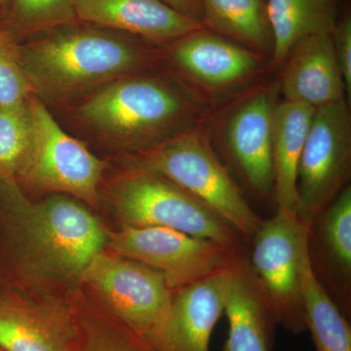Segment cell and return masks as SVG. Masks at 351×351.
Masks as SVG:
<instances>
[{
  "instance_id": "9c48e42d",
  "label": "cell",
  "mask_w": 351,
  "mask_h": 351,
  "mask_svg": "<svg viewBox=\"0 0 351 351\" xmlns=\"http://www.w3.org/2000/svg\"><path fill=\"white\" fill-rule=\"evenodd\" d=\"M249 265L277 325L298 335L306 331L302 297V258L308 226L295 212L276 208L251 240Z\"/></svg>"
},
{
  "instance_id": "8fae6325",
  "label": "cell",
  "mask_w": 351,
  "mask_h": 351,
  "mask_svg": "<svg viewBox=\"0 0 351 351\" xmlns=\"http://www.w3.org/2000/svg\"><path fill=\"white\" fill-rule=\"evenodd\" d=\"M351 119L346 99L315 108L297 177V215L308 226L348 186Z\"/></svg>"
},
{
  "instance_id": "6da1fadb",
  "label": "cell",
  "mask_w": 351,
  "mask_h": 351,
  "mask_svg": "<svg viewBox=\"0 0 351 351\" xmlns=\"http://www.w3.org/2000/svg\"><path fill=\"white\" fill-rule=\"evenodd\" d=\"M108 232L82 201L54 195L34 202L15 180H0V284L80 280Z\"/></svg>"
},
{
  "instance_id": "9a60e30c",
  "label": "cell",
  "mask_w": 351,
  "mask_h": 351,
  "mask_svg": "<svg viewBox=\"0 0 351 351\" xmlns=\"http://www.w3.org/2000/svg\"><path fill=\"white\" fill-rule=\"evenodd\" d=\"M78 22L169 44L204 27L163 0H75Z\"/></svg>"
},
{
  "instance_id": "603a6c76",
  "label": "cell",
  "mask_w": 351,
  "mask_h": 351,
  "mask_svg": "<svg viewBox=\"0 0 351 351\" xmlns=\"http://www.w3.org/2000/svg\"><path fill=\"white\" fill-rule=\"evenodd\" d=\"M75 22V0H11L0 27L18 41Z\"/></svg>"
},
{
  "instance_id": "f1b7e54d",
  "label": "cell",
  "mask_w": 351,
  "mask_h": 351,
  "mask_svg": "<svg viewBox=\"0 0 351 351\" xmlns=\"http://www.w3.org/2000/svg\"><path fill=\"white\" fill-rule=\"evenodd\" d=\"M10 2L11 0H0V25L5 19L9 6H10Z\"/></svg>"
},
{
  "instance_id": "cb8c5ba5",
  "label": "cell",
  "mask_w": 351,
  "mask_h": 351,
  "mask_svg": "<svg viewBox=\"0 0 351 351\" xmlns=\"http://www.w3.org/2000/svg\"><path fill=\"white\" fill-rule=\"evenodd\" d=\"M32 124L27 100L0 104V180H15L31 147Z\"/></svg>"
},
{
  "instance_id": "7c38bea8",
  "label": "cell",
  "mask_w": 351,
  "mask_h": 351,
  "mask_svg": "<svg viewBox=\"0 0 351 351\" xmlns=\"http://www.w3.org/2000/svg\"><path fill=\"white\" fill-rule=\"evenodd\" d=\"M107 248L160 272L174 291L230 267L244 253L173 228L129 226L108 233Z\"/></svg>"
},
{
  "instance_id": "d6986e66",
  "label": "cell",
  "mask_w": 351,
  "mask_h": 351,
  "mask_svg": "<svg viewBox=\"0 0 351 351\" xmlns=\"http://www.w3.org/2000/svg\"><path fill=\"white\" fill-rule=\"evenodd\" d=\"M315 108L279 101L272 128L271 159L276 208L297 213L298 168Z\"/></svg>"
},
{
  "instance_id": "4316f807",
  "label": "cell",
  "mask_w": 351,
  "mask_h": 351,
  "mask_svg": "<svg viewBox=\"0 0 351 351\" xmlns=\"http://www.w3.org/2000/svg\"><path fill=\"white\" fill-rule=\"evenodd\" d=\"M99 351H157L145 339L137 337L119 339L108 343Z\"/></svg>"
},
{
  "instance_id": "ffe728a7",
  "label": "cell",
  "mask_w": 351,
  "mask_h": 351,
  "mask_svg": "<svg viewBox=\"0 0 351 351\" xmlns=\"http://www.w3.org/2000/svg\"><path fill=\"white\" fill-rule=\"evenodd\" d=\"M272 48L269 66L280 68L295 44L307 36L332 34L338 21V0H267Z\"/></svg>"
},
{
  "instance_id": "3957f363",
  "label": "cell",
  "mask_w": 351,
  "mask_h": 351,
  "mask_svg": "<svg viewBox=\"0 0 351 351\" xmlns=\"http://www.w3.org/2000/svg\"><path fill=\"white\" fill-rule=\"evenodd\" d=\"M80 119L130 154L209 122L213 110L179 82L134 73L97 89Z\"/></svg>"
},
{
  "instance_id": "44dd1931",
  "label": "cell",
  "mask_w": 351,
  "mask_h": 351,
  "mask_svg": "<svg viewBox=\"0 0 351 351\" xmlns=\"http://www.w3.org/2000/svg\"><path fill=\"white\" fill-rule=\"evenodd\" d=\"M204 27L270 59L274 43L265 0H201Z\"/></svg>"
},
{
  "instance_id": "83f0119b",
  "label": "cell",
  "mask_w": 351,
  "mask_h": 351,
  "mask_svg": "<svg viewBox=\"0 0 351 351\" xmlns=\"http://www.w3.org/2000/svg\"><path fill=\"white\" fill-rule=\"evenodd\" d=\"M163 1L178 12L202 24L203 8L201 0H163Z\"/></svg>"
},
{
  "instance_id": "8992f818",
  "label": "cell",
  "mask_w": 351,
  "mask_h": 351,
  "mask_svg": "<svg viewBox=\"0 0 351 351\" xmlns=\"http://www.w3.org/2000/svg\"><path fill=\"white\" fill-rule=\"evenodd\" d=\"M167 58L178 80L213 112L263 82L269 60L206 27L169 43Z\"/></svg>"
},
{
  "instance_id": "30bf717a",
  "label": "cell",
  "mask_w": 351,
  "mask_h": 351,
  "mask_svg": "<svg viewBox=\"0 0 351 351\" xmlns=\"http://www.w3.org/2000/svg\"><path fill=\"white\" fill-rule=\"evenodd\" d=\"M80 280L100 297L108 315L147 341L162 325L175 293L160 272L106 250L92 258Z\"/></svg>"
},
{
  "instance_id": "5b68a950",
  "label": "cell",
  "mask_w": 351,
  "mask_h": 351,
  "mask_svg": "<svg viewBox=\"0 0 351 351\" xmlns=\"http://www.w3.org/2000/svg\"><path fill=\"white\" fill-rule=\"evenodd\" d=\"M121 226L168 228L199 239L243 249L237 230L163 176L129 160L107 191Z\"/></svg>"
},
{
  "instance_id": "4fadbf2b",
  "label": "cell",
  "mask_w": 351,
  "mask_h": 351,
  "mask_svg": "<svg viewBox=\"0 0 351 351\" xmlns=\"http://www.w3.org/2000/svg\"><path fill=\"white\" fill-rule=\"evenodd\" d=\"M232 265L176 290L165 320L147 343L157 351H209L212 332L223 314Z\"/></svg>"
},
{
  "instance_id": "d4e9b609",
  "label": "cell",
  "mask_w": 351,
  "mask_h": 351,
  "mask_svg": "<svg viewBox=\"0 0 351 351\" xmlns=\"http://www.w3.org/2000/svg\"><path fill=\"white\" fill-rule=\"evenodd\" d=\"M32 94L21 60L20 44L0 27V104L24 103Z\"/></svg>"
},
{
  "instance_id": "f546056e",
  "label": "cell",
  "mask_w": 351,
  "mask_h": 351,
  "mask_svg": "<svg viewBox=\"0 0 351 351\" xmlns=\"http://www.w3.org/2000/svg\"><path fill=\"white\" fill-rule=\"evenodd\" d=\"M0 351H4L3 350H1V348H0Z\"/></svg>"
},
{
  "instance_id": "277c9868",
  "label": "cell",
  "mask_w": 351,
  "mask_h": 351,
  "mask_svg": "<svg viewBox=\"0 0 351 351\" xmlns=\"http://www.w3.org/2000/svg\"><path fill=\"white\" fill-rule=\"evenodd\" d=\"M208 123L130 154V159L169 180L251 241L263 219L215 152Z\"/></svg>"
},
{
  "instance_id": "e0dca14e",
  "label": "cell",
  "mask_w": 351,
  "mask_h": 351,
  "mask_svg": "<svg viewBox=\"0 0 351 351\" xmlns=\"http://www.w3.org/2000/svg\"><path fill=\"white\" fill-rule=\"evenodd\" d=\"M308 253L318 278L339 295L343 314L350 313L351 186L341 193L308 226Z\"/></svg>"
},
{
  "instance_id": "7a4b0ae2",
  "label": "cell",
  "mask_w": 351,
  "mask_h": 351,
  "mask_svg": "<svg viewBox=\"0 0 351 351\" xmlns=\"http://www.w3.org/2000/svg\"><path fill=\"white\" fill-rule=\"evenodd\" d=\"M73 24L20 44L32 93L43 101H66L123 76L143 73L154 56L142 46L101 27Z\"/></svg>"
},
{
  "instance_id": "484cf974",
  "label": "cell",
  "mask_w": 351,
  "mask_h": 351,
  "mask_svg": "<svg viewBox=\"0 0 351 351\" xmlns=\"http://www.w3.org/2000/svg\"><path fill=\"white\" fill-rule=\"evenodd\" d=\"M332 45L335 55L341 69L345 82L346 93L351 95V18L350 14H346L341 20L337 21V24L332 29Z\"/></svg>"
},
{
  "instance_id": "52a82bcc",
  "label": "cell",
  "mask_w": 351,
  "mask_h": 351,
  "mask_svg": "<svg viewBox=\"0 0 351 351\" xmlns=\"http://www.w3.org/2000/svg\"><path fill=\"white\" fill-rule=\"evenodd\" d=\"M27 105L32 143L16 182L21 188L69 195L100 206L105 162L66 134L36 95L29 96Z\"/></svg>"
},
{
  "instance_id": "5bb4252c",
  "label": "cell",
  "mask_w": 351,
  "mask_h": 351,
  "mask_svg": "<svg viewBox=\"0 0 351 351\" xmlns=\"http://www.w3.org/2000/svg\"><path fill=\"white\" fill-rule=\"evenodd\" d=\"M73 313L32 302L0 284V348L4 351H75Z\"/></svg>"
},
{
  "instance_id": "ac0fdd59",
  "label": "cell",
  "mask_w": 351,
  "mask_h": 351,
  "mask_svg": "<svg viewBox=\"0 0 351 351\" xmlns=\"http://www.w3.org/2000/svg\"><path fill=\"white\" fill-rule=\"evenodd\" d=\"M223 313L228 335L223 351H271L277 323L244 253L233 263Z\"/></svg>"
},
{
  "instance_id": "7402d4cb",
  "label": "cell",
  "mask_w": 351,
  "mask_h": 351,
  "mask_svg": "<svg viewBox=\"0 0 351 351\" xmlns=\"http://www.w3.org/2000/svg\"><path fill=\"white\" fill-rule=\"evenodd\" d=\"M302 297L306 329L317 351H351V328L346 316L314 272L308 242L302 258Z\"/></svg>"
},
{
  "instance_id": "2e32d148",
  "label": "cell",
  "mask_w": 351,
  "mask_h": 351,
  "mask_svg": "<svg viewBox=\"0 0 351 351\" xmlns=\"http://www.w3.org/2000/svg\"><path fill=\"white\" fill-rule=\"evenodd\" d=\"M277 80L284 101L318 108L346 99V87L331 34L307 36L295 44Z\"/></svg>"
},
{
  "instance_id": "ba28073f",
  "label": "cell",
  "mask_w": 351,
  "mask_h": 351,
  "mask_svg": "<svg viewBox=\"0 0 351 351\" xmlns=\"http://www.w3.org/2000/svg\"><path fill=\"white\" fill-rule=\"evenodd\" d=\"M276 82L258 83L212 112V140L218 144L240 179L258 197L274 195L271 144L278 105Z\"/></svg>"
}]
</instances>
